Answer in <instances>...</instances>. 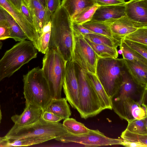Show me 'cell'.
I'll return each instance as SVG.
<instances>
[{
  "instance_id": "cell-1",
  "label": "cell",
  "mask_w": 147,
  "mask_h": 147,
  "mask_svg": "<svg viewBox=\"0 0 147 147\" xmlns=\"http://www.w3.org/2000/svg\"><path fill=\"white\" fill-rule=\"evenodd\" d=\"M52 26L49 49H56L67 62L72 58L74 37L72 22L61 5L52 14Z\"/></svg>"
},
{
  "instance_id": "cell-2",
  "label": "cell",
  "mask_w": 147,
  "mask_h": 147,
  "mask_svg": "<svg viewBox=\"0 0 147 147\" xmlns=\"http://www.w3.org/2000/svg\"><path fill=\"white\" fill-rule=\"evenodd\" d=\"M26 104L35 105L44 111L53 98L42 68L35 67L23 76Z\"/></svg>"
},
{
  "instance_id": "cell-3",
  "label": "cell",
  "mask_w": 147,
  "mask_h": 147,
  "mask_svg": "<svg viewBox=\"0 0 147 147\" xmlns=\"http://www.w3.org/2000/svg\"><path fill=\"white\" fill-rule=\"evenodd\" d=\"M37 54V49L30 40L20 42L6 51L0 59V82L36 58Z\"/></svg>"
},
{
  "instance_id": "cell-4",
  "label": "cell",
  "mask_w": 147,
  "mask_h": 147,
  "mask_svg": "<svg viewBox=\"0 0 147 147\" xmlns=\"http://www.w3.org/2000/svg\"><path fill=\"white\" fill-rule=\"evenodd\" d=\"M66 61L56 49L50 48L45 54L42 68L53 98H61Z\"/></svg>"
},
{
  "instance_id": "cell-5",
  "label": "cell",
  "mask_w": 147,
  "mask_h": 147,
  "mask_svg": "<svg viewBox=\"0 0 147 147\" xmlns=\"http://www.w3.org/2000/svg\"><path fill=\"white\" fill-rule=\"evenodd\" d=\"M125 70L123 59L99 57L98 59L96 75L111 99L118 92Z\"/></svg>"
},
{
  "instance_id": "cell-6",
  "label": "cell",
  "mask_w": 147,
  "mask_h": 147,
  "mask_svg": "<svg viewBox=\"0 0 147 147\" xmlns=\"http://www.w3.org/2000/svg\"><path fill=\"white\" fill-rule=\"evenodd\" d=\"M68 133L62 124L46 121L41 117L36 122L30 125L22 127L13 125L5 136L11 139L33 137L49 141Z\"/></svg>"
},
{
  "instance_id": "cell-7",
  "label": "cell",
  "mask_w": 147,
  "mask_h": 147,
  "mask_svg": "<svg viewBox=\"0 0 147 147\" xmlns=\"http://www.w3.org/2000/svg\"><path fill=\"white\" fill-rule=\"evenodd\" d=\"M74 63L79 85V104L77 110L82 118L94 116L103 110L100 99L87 79L86 72Z\"/></svg>"
},
{
  "instance_id": "cell-8",
  "label": "cell",
  "mask_w": 147,
  "mask_h": 147,
  "mask_svg": "<svg viewBox=\"0 0 147 147\" xmlns=\"http://www.w3.org/2000/svg\"><path fill=\"white\" fill-rule=\"evenodd\" d=\"M73 33V61L86 72L96 74V65L99 57L85 40L83 35L74 30Z\"/></svg>"
},
{
  "instance_id": "cell-9",
  "label": "cell",
  "mask_w": 147,
  "mask_h": 147,
  "mask_svg": "<svg viewBox=\"0 0 147 147\" xmlns=\"http://www.w3.org/2000/svg\"><path fill=\"white\" fill-rule=\"evenodd\" d=\"M55 139L62 142L78 143L86 147L121 145L123 141L121 138L115 139L108 137L98 129H91L86 134L75 135L68 133Z\"/></svg>"
},
{
  "instance_id": "cell-10",
  "label": "cell",
  "mask_w": 147,
  "mask_h": 147,
  "mask_svg": "<svg viewBox=\"0 0 147 147\" xmlns=\"http://www.w3.org/2000/svg\"><path fill=\"white\" fill-rule=\"evenodd\" d=\"M112 108L122 119L129 122L147 117V106L131 97L112 99Z\"/></svg>"
},
{
  "instance_id": "cell-11",
  "label": "cell",
  "mask_w": 147,
  "mask_h": 147,
  "mask_svg": "<svg viewBox=\"0 0 147 147\" xmlns=\"http://www.w3.org/2000/svg\"><path fill=\"white\" fill-rule=\"evenodd\" d=\"M63 87L67 101L73 108L77 109L79 104V85L72 59L67 63Z\"/></svg>"
},
{
  "instance_id": "cell-12",
  "label": "cell",
  "mask_w": 147,
  "mask_h": 147,
  "mask_svg": "<svg viewBox=\"0 0 147 147\" xmlns=\"http://www.w3.org/2000/svg\"><path fill=\"white\" fill-rule=\"evenodd\" d=\"M0 6L10 15L23 30L28 39L33 44L37 38V34L33 25L30 23L9 0H0Z\"/></svg>"
},
{
  "instance_id": "cell-13",
  "label": "cell",
  "mask_w": 147,
  "mask_h": 147,
  "mask_svg": "<svg viewBox=\"0 0 147 147\" xmlns=\"http://www.w3.org/2000/svg\"><path fill=\"white\" fill-rule=\"evenodd\" d=\"M147 27V24L135 22L125 15L112 22L110 28L114 37L120 41L125 36L130 34L138 29Z\"/></svg>"
},
{
  "instance_id": "cell-14",
  "label": "cell",
  "mask_w": 147,
  "mask_h": 147,
  "mask_svg": "<svg viewBox=\"0 0 147 147\" xmlns=\"http://www.w3.org/2000/svg\"><path fill=\"white\" fill-rule=\"evenodd\" d=\"M25 104V107L21 114H16L11 117L15 126L22 127L32 125L41 117L44 112L41 108L32 104Z\"/></svg>"
},
{
  "instance_id": "cell-15",
  "label": "cell",
  "mask_w": 147,
  "mask_h": 147,
  "mask_svg": "<svg viewBox=\"0 0 147 147\" xmlns=\"http://www.w3.org/2000/svg\"><path fill=\"white\" fill-rule=\"evenodd\" d=\"M125 3L116 5L99 6L91 20L113 22L125 15Z\"/></svg>"
},
{
  "instance_id": "cell-16",
  "label": "cell",
  "mask_w": 147,
  "mask_h": 147,
  "mask_svg": "<svg viewBox=\"0 0 147 147\" xmlns=\"http://www.w3.org/2000/svg\"><path fill=\"white\" fill-rule=\"evenodd\" d=\"M125 14L134 21L147 24V0H130L126 2Z\"/></svg>"
},
{
  "instance_id": "cell-17",
  "label": "cell",
  "mask_w": 147,
  "mask_h": 147,
  "mask_svg": "<svg viewBox=\"0 0 147 147\" xmlns=\"http://www.w3.org/2000/svg\"><path fill=\"white\" fill-rule=\"evenodd\" d=\"M123 59L126 70L134 82L140 87H147V65Z\"/></svg>"
},
{
  "instance_id": "cell-18",
  "label": "cell",
  "mask_w": 147,
  "mask_h": 147,
  "mask_svg": "<svg viewBox=\"0 0 147 147\" xmlns=\"http://www.w3.org/2000/svg\"><path fill=\"white\" fill-rule=\"evenodd\" d=\"M86 78L96 93L103 110L112 109V99L106 93L96 74L86 72Z\"/></svg>"
},
{
  "instance_id": "cell-19",
  "label": "cell",
  "mask_w": 147,
  "mask_h": 147,
  "mask_svg": "<svg viewBox=\"0 0 147 147\" xmlns=\"http://www.w3.org/2000/svg\"><path fill=\"white\" fill-rule=\"evenodd\" d=\"M96 4L95 0H63L61 5L71 20L83 11Z\"/></svg>"
},
{
  "instance_id": "cell-20",
  "label": "cell",
  "mask_w": 147,
  "mask_h": 147,
  "mask_svg": "<svg viewBox=\"0 0 147 147\" xmlns=\"http://www.w3.org/2000/svg\"><path fill=\"white\" fill-rule=\"evenodd\" d=\"M143 88H144L139 86L134 82L125 69L123 75L121 84L117 93L114 97H116L114 99H119L128 97H131V96Z\"/></svg>"
},
{
  "instance_id": "cell-21",
  "label": "cell",
  "mask_w": 147,
  "mask_h": 147,
  "mask_svg": "<svg viewBox=\"0 0 147 147\" xmlns=\"http://www.w3.org/2000/svg\"><path fill=\"white\" fill-rule=\"evenodd\" d=\"M44 111L53 113L64 119L69 118L71 113L67 100L64 98H52Z\"/></svg>"
},
{
  "instance_id": "cell-22",
  "label": "cell",
  "mask_w": 147,
  "mask_h": 147,
  "mask_svg": "<svg viewBox=\"0 0 147 147\" xmlns=\"http://www.w3.org/2000/svg\"><path fill=\"white\" fill-rule=\"evenodd\" d=\"M113 22H99L90 20L82 25L84 27L98 34L108 37L114 41L121 42L113 35L110 25Z\"/></svg>"
},
{
  "instance_id": "cell-23",
  "label": "cell",
  "mask_w": 147,
  "mask_h": 147,
  "mask_svg": "<svg viewBox=\"0 0 147 147\" xmlns=\"http://www.w3.org/2000/svg\"><path fill=\"white\" fill-rule=\"evenodd\" d=\"M52 24L51 20L44 26L41 34L34 46L42 53L45 54L49 49Z\"/></svg>"
},
{
  "instance_id": "cell-24",
  "label": "cell",
  "mask_w": 147,
  "mask_h": 147,
  "mask_svg": "<svg viewBox=\"0 0 147 147\" xmlns=\"http://www.w3.org/2000/svg\"><path fill=\"white\" fill-rule=\"evenodd\" d=\"M84 38L99 57L118 58V52L117 48L95 44Z\"/></svg>"
},
{
  "instance_id": "cell-25",
  "label": "cell",
  "mask_w": 147,
  "mask_h": 147,
  "mask_svg": "<svg viewBox=\"0 0 147 147\" xmlns=\"http://www.w3.org/2000/svg\"><path fill=\"white\" fill-rule=\"evenodd\" d=\"M5 19L10 28V38L16 41L21 42L26 39L27 37L21 27L13 18L6 11H4Z\"/></svg>"
},
{
  "instance_id": "cell-26",
  "label": "cell",
  "mask_w": 147,
  "mask_h": 147,
  "mask_svg": "<svg viewBox=\"0 0 147 147\" xmlns=\"http://www.w3.org/2000/svg\"><path fill=\"white\" fill-rule=\"evenodd\" d=\"M32 14L33 25L37 34V40L41 34L43 27L51 20V18L48 16L46 8Z\"/></svg>"
},
{
  "instance_id": "cell-27",
  "label": "cell",
  "mask_w": 147,
  "mask_h": 147,
  "mask_svg": "<svg viewBox=\"0 0 147 147\" xmlns=\"http://www.w3.org/2000/svg\"><path fill=\"white\" fill-rule=\"evenodd\" d=\"M62 124L69 133L75 135L87 133L90 130L83 124L73 118L65 119Z\"/></svg>"
},
{
  "instance_id": "cell-28",
  "label": "cell",
  "mask_w": 147,
  "mask_h": 147,
  "mask_svg": "<svg viewBox=\"0 0 147 147\" xmlns=\"http://www.w3.org/2000/svg\"><path fill=\"white\" fill-rule=\"evenodd\" d=\"M123 59L132 62H138L147 65V60L129 47L121 40L119 46Z\"/></svg>"
},
{
  "instance_id": "cell-29",
  "label": "cell",
  "mask_w": 147,
  "mask_h": 147,
  "mask_svg": "<svg viewBox=\"0 0 147 147\" xmlns=\"http://www.w3.org/2000/svg\"><path fill=\"white\" fill-rule=\"evenodd\" d=\"M84 38L95 44L117 48L121 42L114 41L106 36L93 34H87L83 36Z\"/></svg>"
},
{
  "instance_id": "cell-30",
  "label": "cell",
  "mask_w": 147,
  "mask_h": 147,
  "mask_svg": "<svg viewBox=\"0 0 147 147\" xmlns=\"http://www.w3.org/2000/svg\"><path fill=\"white\" fill-rule=\"evenodd\" d=\"M9 139V147L28 146L48 141L45 139L33 137H26L15 139Z\"/></svg>"
},
{
  "instance_id": "cell-31",
  "label": "cell",
  "mask_w": 147,
  "mask_h": 147,
  "mask_svg": "<svg viewBox=\"0 0 147 147\" xmlns=\"http://www.w3.org/2000/svg\"><path fill=\"white\" fill-rule=\"evenodd\" d=\"M122 39L129 40L147 45V27L139 28L125 36Z\"/></svg>"
},
{
  "instance_id": "cell-32",
  "label": "cell",
  "mask_w": 147,
  "mask_h": 147,
  "mask_svg": "<svg viewBox=\"0 0 147 147\" xmlns=\"http://www.w3.org/2000/svg\"><path fill=\"white\" fill-rule=\"evenodd\" d=\"M99 6L96 4L84 10L71 20L72 22L82 24L91 20L96 10Z\"/></svg>"
},
{
  "instance_id": "cell-33",
  "label": "cell",
  "mask_w": 147,
  "mask_h": 147,
  "mask_svg": "<svg viewBox=\"0 0 147 147\" xmlns=\"http://www.w3.org/2000/svg\"><path fill=\"white\" fill-rule=\"evenodd\" d=\"M147 117L136 119L128 122L126 129L132 132L143 134H147Z\"/></svg>"
},
{
  "instance_id": "cell-34",
  "label": "cell",
  "mask_w": 147,
  "mask_h": 147,
  "mask_svg": "<svg viewBox=\"0 0 147 147\" xmlns=\"http://www.w3.org/2000/svg\"><path fill=\"white\" fill-rule=\"evenodd\" d=\"M121 137L123 140L126 141L141 143L147 145V134L132 132L126 129L121 133Z\"/></svg>"
},
{
  "instance_id": "cell-35",
  "label": "cell",
  "mask_w": 147,
  "mask_h": 147,
  "mask_svg": "<svg viewBox=\"0 0 147 147\" xmlns=\"http://www.w3.org/2000/svg\"><path fill=\"white\" fill-rule=\"evenodd\" d=\"M121 40L131 49L147 60V45L127 40Z\"/></svg>"
},
{
  "instance_id": "cell-36",
  "label": "cell",
  "mask_w": 147,
  "mask_h": 147,
  "mask_svg": "<svg viewBox=\"0 0 147 147\" xmlns=\"http://www.w3.org/2000/svg\"><path fill=\"white\" fill-rule=\"evenodd\" d=\"M11 30L6 19L0 21V40L10 38Z\"/></svg>"
},
{
  "instance_id": "cell-37",
  "label": "cell",
  "mask_w": 147,
  "mask_h": 147,
  "mask_svg": "<svg viewBox=\"0 0 147 147\" xmlns=\"http://www.w3.org/2000/svg\"><path fill=\"white\" fill-rule=\"evenodd\" d=\"M47 9L48 16L51 18L52 14L61 5V0H46Z\"/></svg>"
},
{
  "instance_id": "cell-38",
  "label": "cell",
  "mask_w": 147,
  "mask_h": 147,
  "mask_svg": "<svg viewBox=\"0 0 147 147\" xmlns=\"http://www.w3.org/2000/svg\"><path fill=\"white\" fill-rule=\"evenodd\" d=\"M41 118L45 121L52 122H58L64 119L53 113L46 111H44Z\"/></svg>"
},
{
  "instance_id": "cell-39",
  "label": "cell",
  "mask_w": 147,
  "mask_h": 147,
  "mask_svg": "<svg viewBox=\"0 0 147 147\" xmlns=\"http://www.w3.org/2000/svg\"><path fill=\"white\" fill-rule=\"evenodd\" d=\"M20 11L28 21L33 25V17L30 10L23 0L21 4Z\"/></svg>"
},
{
  "instance_id": "cell-40",
  "label": "cell",
  "mask_w": 147,
  "mask_h": 147,
  "mask_svg": "<svg viewBox=\"0 0 147 147\" xmlns=\"http://www.w3.org/2000/svg\"><path fill=\"white\" fill-rule=\"evenodd\" d=\"M96 4L100 6L116 5L125 3V0H95Z\"/></svg>"
},
{
  "instance_id": "cell-41",
  "label": "cell",
  "mask_w": 147,
  "mask_h": 147,
  "mask_svg": "<svg viewBox=\"0 0 147 147\" xmlns=\"http://www.w3.org/2000/svg\"><path fill=\"white\" fill-rule=\"evenodd\" d=\"M72 27L73 30L82 34L83 36L90 34H98L84 27L82 24H78L72 22Z\"/></svg>"
},
{
  "instance_id": "cell-42",
  "label": "cell",
  "mask_w": 147,
  "mask_h": 147,
  "mask_svg": "<svg viewBox=\"0 0 147 147\" xmlns=\"http://www.w3.org/2000/svg\"><path fill=\"white\" fill-rule=\"evenodd\" d=\"M28 7L32 13L45 8L38 0H30Z\"/></svg>"
},
{
  "instance_id": "cell-43",
  "label": "cell",
  "mask_w": 147,
  "mask_h": 147,
  "mask_svg": "<svg viewBox=\"0 0 147 147\" xmlns=\"http://www.w3.org/2000/svg\"><path fill=\"white\" fill-rule=\"evenodd\" d=\"M121 145L127 147H147V145L141 143L130 142L123 140Z\"/></svg>"
},
{
  "instance_id": "cell-44",
  "label": "cell",
  "mask_w": 147,
  "mask_h": 147,
  "mask_svg": "<svg viewBox=\"0 0 147 147\" xmlns=\"http://www.w3.org/2000/svg\"><path fill=\"white\" fill-rule=\"evenodd\" d=\"M0 147H9V139L5 135L0 137Z\"/></svg>"
},
{
  "instance_id": "cell-45",
  "label": "cell",
  "mask_w": 147,
  "mask_h": 147,
  "mask_svg": "<svg viewBox=\"0 0 147 147\" xmlns=\"http://www.w3.org/2000/svg\"><path fill=\"white\" fill-rule=\"evenodd\" d=\"M15 7L20 11V7L22 0H9Z\"/></svg>"
},
{
  "instance_id": "cell-46",
  "label": "cell",
  "mask_w": 147,
  "mask_h": 147,
  "mask_svg": "<svg viewBox=\"0 0 147 147\" xmlns=\"http://www.w3.org/2000/svg\"><path fill=\"white\" fill-rule=\"evenodd\" d=\"M4 11V9L0 8V21L5 19Z\"/></svg>"
},
{
  "instance_id": "cell-47",
  "label": "cell",
  "mask_w": 147,
  "mask_h": 147,
  "mask_svg": "<svg viewBox=\"0 0 147 147\" xmlns=\"http://www.w3.org/2000/svg\"><path fill=\"white\" fill-rule=\"evenodd\" d=\"M41 3L43 6L45 8H47V1L46 0H38Z\"/></svg>"
},
{
  "instance_id": "cell-48",
  "label": "cell",
  "mask_w": 147,
  "mask_h": 147,
  "mask_svg": "<svg viewBox=\"0 0 147 147\" xmlns=\"http://www.w3.org/2000/svg\"><path fill=\"white\" fill-rule=\"evenodd\" d=\"M25 3L26 5L29 7L30 0H22Z\"/></svg>"
},
{
  "instance_id": "cell-49",
  "label": "cell",
  "mask_w": 147,
  "mask_h": 147,
  "mask_svg": "<svg viewBox=\"0 0 147 147\" xmlns=\"http://www.w3.org/2000/svg\"><path fill=\"white\" fill-rule=\"evenodd\" d=\"M2 113L1 111L0 105V123H1V120L2 119Z\"/></svg>"
},
{
  "instance_id": "cell-50",
  "label": "cell",
  "mask_w": 147,
  "mask_h": 147,
  "mask_svg": "<svg viewBox=\"0 0 147 147\" xmlns=\"http://www.w3.org/2000/svg\"><path fill=\"white\" fill-rule=\"evenodd\" d=\"M2 45L1 44V43L0 42V49L1 48V47Z\"/></svg>"
},
{
  "instance_id": "cell-51",
  "label": "cell",
  "mask_w": 147,
  "mask_h": 147,
  "mask_svg": "<svg viewBox=\"0 0 147 147\" xmlns=\"http://www.w3.org/2000/svg\"><path fill=\"white\" fill-rule=\"evenodd\" d=\"M0 8H1V7H0Z\"/></svg>"
}]
</instances>
